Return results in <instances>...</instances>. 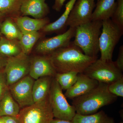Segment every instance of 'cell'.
Instances as JSON below:
<instances>
[{
    "instance_id": "obj_1",
    "label": "cell",
    "mask_w": 123,
    "mask_h": 123,
    "mask_svg": "<svg viewBox=\"0 0 123 123\" xmlns=\"http://www.w3.org/2000/svg\"><path fill=\"white\" fill-rule=\"evenodd\" d=\"M56 73L84 72L86 69L98 59L88 56L73 42L48 55Z\"/></svg>"
},
{
    "instance_id": "obj_2",
    "label": "cell",
    "mask_w": 123,
    "mask_h": 123,
    "mask_svg": "<svg viewBox=\"0 0 123 123\" xmlns=\"http://www.w3.org/2000/svg\"><path fill=\"white\" fill-rule=\"evenodd\" d=\"M108 85L99 82L97 87L89 92L73 99V106L76 113L82 115L92 114L101 107L116 102L118 97L110 93Z\"/></svg>"
},
{
    "instance_id": "obj_3",
    "label": "cell",
    "mask_w": 123,
    "mask_h": 123,
    "mask_svg": "<svg viewBox=\"0 0 123 123\" xmlns=\"http://www.w3.org/2000/svg\"><path fill=\"white\" fill-rule=\"evenodd\" d=\"M102 26V21H92L75 28L73 42L88 56L98 57Z\"/></svg>"
},
{
    "instance_id": "obj_4",
    "label": "cell",
    "mask_w": 123,
    "mask_h": 123,
    "mask_svg": "<svg viewBox=\"0 0 123 123\" xmlns=\"http://www.w3.org/2000/svg\"><path fill=\"white\" fill-rule=\"evenodd\" d=\"M102 31L99 38L100 59L102 61H112L113 53L115 47L118 43L123 31L112 22L111 18L102 21Z\"/></svg>"
},
{
    "instance_id": "obj_5",
    "label": "cell",
    "mask_w": 123,
    "mask_h": 123,
    "mask_svg": "<svg viewBox=\"0 0 123 123\" xmlns=\"http://www.w3.org/2000/svg\"><path fill=\"white\" fill-rule=\"evenodd\" d=\"M49 98L54 118L72 121L76 114V110L68 103L54 77L52 81Z\"/></svg>"
},
{
    "instance_id": "obj_6",
    "label": "cell",
    "mask_w": 123,
    "mask_h": 123,
    "mask_svg": "<svg viewBox=\"0 0 123 123\" xmlns=\"http://www.w3.org/2000/svg\"><path fill=\"white\" fill-rule=\"evenodd\" d=\"M17 117L20 123H50L54 116L49 95L43 101L22 109Z\"/></svg>"
},
{
    "instance_id": "obj_7",
    "label": "cell",
    "mask_w": 123,
    "mask_h": 123,
    "mask_svg": "<svg viewBox=\"0 0 123 123\" xmlns=\"http://www.w3.org/2000/svg\"><path fill=\"white\" fill-rule=\"evenodd\" d=\"M113 61L107 62L97 59L83 73L99 82L110 84L123 77Z\"/></svg>"
},
{
    "instance_id": "obj_8",
    "label": "cell",
    "mask_w": 123,
    "mask_h": 123,
    "mask_svg": "<svg viewBox=\"0 0 123 123\" xmlns=\"http://www.w3.org/2000/svg\"><path fill=\"white\" fill-rule=\"evenodd\" d=\"M31 61V58L29 55L23 52L8 57L4 69L8 87L29 75Z\"/></svg>"
},
{
    "instance_id": "obj_9",
    "label": "cell",
    "mask_w": 123,
    "mask_h": 123,
    "mask_svg": "<svg viewBox=\"0 0 123 123\" xmlns=\"http://www.w3.org/2000/svg\"><path fill=\"white\" fill-rule=\"evenodd\" d=\"M95 6V0H77L69 15L66 26L76 28L92 21Z\"/></svg>"
},
{
    "instance_id": "obj_10",
    "label": "cell",
    "mask_w": 123,
    "mask_h": 123,
    "mask_svg": "<svg viewBox=\"0 0 123 123\" xmlns=\"http://www.w3.org/2000/svg\"><path fill=\"white\" fill-rule=\"evenodd\" d=\"M35 80L28 75L8 86L12 97L21 109L34 103L33 87Z\"/></svg>"
},
{
    "instance_id": "obj_11",
    "label": "cell",
    "mask_w": 123,
    "mask_h": 123,
    "mask_svg": "<svg viewBox=\"0 0 123 123\" xmlns=\"http://www.w3.org/2000/svg\"><path fill=\"white\" fill-rule=\"evenodd\" d=\"M75 28L69 27L63 33L40 42L35 48L41 55H48L59 49L68 46L75 36Z\"/></svg>"
},
{
    "instance_id": "obj_12",
    "label": "cell",
    "mask_w": 123,
    "mask_h": 123,
    "mask_svg": "<svg viewBox=\"0 0 123 123\" xmlns=\"http://www.w3.org/2000/svg\"><path fill=\"white\" fill-rule=\"evenodd\" d=\"M56 73L47 55H40L31 58L29 75L35 80L41 77H55Z\"/></svg>"
},
{
    "instance_id": "obj_13",
    "label": "cell",
    "mask_w": 123,
    "mask_h": 123,
    "mask_svg": "<svg viewBox=\"0 0 123 123\" xmlns=\"http://www.w3.org/2000/svg\"><path fill=\"white\" fill-rule=\"evenodd\" d=\"M99 82L90 78L83 73H78L75 84L66 90L65 95L66 98L73 99L85 94L97 87Z\"/></svg>"
},
{
    "instance_id": "obj_14",
    "label": "cell",
    "mask_w": 123,
    "mask_h": 123,
    "mask_svg": "<svg viewBox=\"0 0 123 123\" xmlns=\"http://www.w3.org/2000/svg\"><path fill=\"white\" fill-rule=\"evenodd\" d=\"M46 0H24L21 6V16H31L34 18H42L50 12Z\"/></svg>"
},
{
    "instance_id": "obj_15",
    "label": "cell",
    "mask_w": 123,
    "mask_h": 123,
    "mask_svg": "<svg viewBox=\"0 0 123 123\" xmlns=\"http://www.w3.org/2000/svg\"><path fill=\"white\" fill-rule=\"evenodd\" d=\"M22 34L41 30L50 23L48 18H31L28 16H20L13 18Z\"/></svg>"
},
{
    "instance_id": "obj_16",
    "label": "cell",
    "mask_w": 123,
    "mask_h": 123,
    "mask_svg": "<svg viewBox=\"0 0 123 123\" xmlns=\"http://www.w3.org/2000/svg\"><path fill=\"white\" fill-rule=\"evenodd\" d=\"M115 0H100L96 4L92 21H102L111 18L116 9Z\"/></svg>"
},
{
    "instance_id": "obj_17",
    "label": "cell",
    "mask_w": 123,
    "mask_h": 123,
    "mask_svg": "<svg viewBox=\"0 0 123 123\" xmlns=\"http://www.w3.org/2000/svg\"><path fill=\"white\" fill-rule=\"evenodd\" d=\"M53 77H41L35 80L33 87V97L34 103L43 101L48 97Z\"/></svg>"
},
{
    "instance_id": "obj_18",
    "label": "cell",
    "mask_w": 123,
    "mask_h": 123,
    "mask_svg": "<svg viewBox=\"0 0 123 123\" xmlns=\"http://www.w3.org/2000/svg\"><path fill=\"white\" fill-rule=\"evenodd\" d=\"M77 0H69L65 5V9L63 14L54 22L49 23L41 30L44 34L56 33L66 28V23L71 10Z\"/></svg>"
},
{
    "instance_id": "obj_19",
    "label": "cell",
    "mask_w": 123,
    "mask_h": 123,
    "mask_svg": "<svg viewBox=\"0 0 123 123\" xmlns=\"http://www.w3.org/2000/svg\"><path fill=\"white\" fill-rule=\"evenodd\" d=\"M20 110V106L12 97L8 88L0 100V117H17Z\"/></svg>"
},
{
    "instance_id": "obj_20",
    "label": "cell",
    "mask_w": 123,
    "mask_h": 123,
    "mask_svg": "<svg viewBox=\"0 0 123 123\" xmlns=\"http://www.w3.org/2000/svg\"><path fill=\"white\" fill-rule=\"evenodd\" d=\"M72 121L73 123H115L114 119L108 116L103 110L88 115L76 113Z\"/></svg>"
},
{
    "instance_id": "obj_21",
    "label": "cell",
    "mask_w": 123,
    "mask_h": 123,
    "mask_svg": "<svg viewBox=\"0 0 123 123\" xmlns=\"http://www.w3.org/2000/svg\"><path fill=\"white\" fill-rule=\"evenodd\" d=\"M0 33L8 39L20 40L22 33L13 18H6L0 25Z\"/></svg>"
},
{
    "instance_id": "obj_22",
    "label": "cell",
    "mask_w": 123,
    "mask_h": 123,
    "mask_svg": "<svg viewBox=\"0 0 123 123\" xmlns=\"http://www.w3.org/2000/svg\"><path fill=\"white\" fill-rule=\"evenodd\" d=\"M24 0H0V13L12 18L21 16V6Z\"/></svg>"
},
{
    "instance_id": "obj_23",
    "label": "cell",
    "mask_w": 123,
    "mask_h": 123,
    "mask_svg": "<svg viewBox=\"0 0 123 123\" xmlns=\"http://www.w3.org/2000/svg\"><path fill=\"white\" fill-rule=\"evenodd\" d=\"M22 52L19 40L8 39L1 36L0 39V55L9 57L17 55Z\"/></svg>"
},
{
    "instance_id": "obj_24",
    "label": "cell",
    "mask_w": 123,
    "mask_h": 123,
    "mask_svg": "<svg viewBox=\"0 0 123 123\" xmlns=\"http://www.w3.org/2000/svg\"><path fill=\"white\" fill-rule=\"evenodd\" d=\"M42 36V34L38 31L22 34L19 42L23 53L29 55Z\"/></svg>"
},
{
    "instance_id": "obj_25",
    "label": "cell",
    "mask_w": 123,
    "mask_h": 123,
    "mask_svg": "<svg viewBox=\"0 0 123 123\" xmlns=\"http://www.w3.org/2000/svg\"><path fill=\"white\" fill-rule=\"evenodd\" d=\"M78 74L74 72L56 73L54 77L62 90H67L75 84L77 79Z\"/></svg>"
},
{
    "instance_id": "obj_26",
    "label": "cell",
    "mask_w": 123,
    "mask_h": 123,
    "mask_svg": "<svg viewBox=\"0 0 123 123\" xmlns=\"http://www.w3.org/2000/svg\"><path fill=\"white\" fill-rule=\"evenodd\" d=\"M117 3L116 9L111 19L123 31V0H117Z\"/></svg>"
},
{
    "instance_id": "obj_27",
    "label": "cell",
    "mask_w": 123,
    "mask_h": 123,
    "mask_svg": "<svg viewBox=\"0 0 123 123\" xmlns=\"http://www.w3.org/2000/svg\"><path fill=\"white\" fill-rule=\"evenodd\" d=\"M110 93L117 97H123V77L108 85Z\"/></svg>"
},
{
    "instance_id": "obj_28",
    "label": "cell",
    "mask_w": 123,
    "mask_h": 123,
    "mask_svg": "<svg viewBox=\"0 0 123 123\" xmlns=\"http://www.w3.org/2000/svg\"><path fill=\"white\" fill-rule=\"evenodd\" d=\"M8 88L4 70L0 72V100Z\"/></svg>"
},
{
    "instance_id": "obj_29",
    "label": "cell",
    "mask_w": 123,
    "mask_h": 123,
    "mask_svg": "<svg viewBox=\"0 0 123 123\" xmlns=\"http://www.w3.org/2000/svg\"><path fill=\"white\" fill-rule=\"evenodd\" d=\"M115 65L122 72H123V46L119 49L118 55L116 61L114 62Z\"/></svg>"
},
{
    "instance_id": "obj_30",
    "label": "cell",
    "mask_w": 123,
    "mask_h": 123,
    "mask_svg": "<svg viewBox=\"0 0 123 123\" xmlns=\"http://www.w3.org/2000/svg\"><path fill=\"white\" fill-rule=\"evenodd\" d=\"M66 0H55V4L52 8L57 12L61 11L64 5V3Z\"/></svg>"
},
{
    "instance_id": "obj_31",
    "label": "cell",
    "mask_w": 123,
    "mask_h": 123,
    "mask_svg": "<svg viewBox=\"0 0 123 123\" xmlns=\"http://www.w3.org/2000/svg\"><path fill=\"white\" fill-rule=\"evenodd\" d=\"M1 117L5 123H20L17 118L15 117L5 116Z\"/></svg>"
},
{
    "instance_id": "obj_32",
    "label": "cell",
    "mask_w": 123,
    "mask_h": 123,
    "mask_svg": "<svg viewBox=\"0 0 123 123\" xmlns=\"http://www.w3.org/2000/svg\"><path fill=\"white\" fill-rule=\"evenodd\" d=\"M8 58L7 56L0 55V72L4 69Z\"/></svg>"
},
{
    "instance_id": "obj_33",
    "label": "cell",
    "mask_w": 123,
    "mask_h": 123,
    "mask_svg": "<svg viewBox=\"0 0 123 123\" xmlns=\"http://www.w3.org/2000/svg\"><path fill=\"white\" fill-rule=\"evenodd\" d=\"M50 123H73L72 121L63 120L60 119H54L52 120Z\"/></svg>"
},
{
    "instance_id": "obj_34",
    "label": "cell",
    "mask_w": 123,
    "mask_h": 123,
    "mask_svg": "<svg viewBox=\"0 0 123 123\" xmlns=\"http://www.w3.org/2000/svg\"><path fill=\"white\" fill-rule=\"evenodd\" d=\"M5 17L4 15L0 13V25L1 24L2 22L4 21V20H3V19Z\"/></svg>"
},
{
    "instance_id": "obj_35",
    "label": "cell",
    "mask_w": 123,
    "mask_h": 123,
    "mask_svg": "<svg viewBox=\"0 0 123 123\" xmlns=\"http://www.w3.org/2000/svg\"><path fill=\"white\" fill-rule=\"evenodd\" d=\"M0 123H5L4 120L1 117H0Z\"/></svg>"
},
{
    "instance_id": "obj_36",
    "label": "cell",
    "mask_w": 123,
    "mask_h": 123,
    "mask_svg": "<svg viewBox=\"0 0 123 123\" xmlns=\"http://www.w3.org/2000/svg\"><path fill=\"white\" fill-rule=\"evenodd\" d=\"M2 35L0 33V39L1 38V36H2Z\"/></svg>"
},
{
    "instance_id": "obj_37",
    "label": "cell",
    "mask_w": 123,
    "mask_h": 123,
    "mask_svg": "<svg viewBox=\"0 0 123 123\" xmlns=\"http://www.w3.org/2000/svg\"><path fill=\"white\" fill-rule=\"evenodd\" d=\"M120 123H123V121H121V122H120Z\"/></svg>"
},
{
    "instance_id": "obj_38",
    "label": "cell",
    "mask_w": 123,
    "mask_h": 123,
    "mask_svg": "<svg viewBox=\"0 0 123 123\" xmlns=\"http://www.w3.org/2000/svg\"><path fill=\"white\" fill-rule=\"evenodd\" d=\"M99 0H97V2H98V1H99Z\"/></svg>"
}]
</instances>
